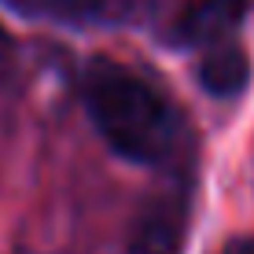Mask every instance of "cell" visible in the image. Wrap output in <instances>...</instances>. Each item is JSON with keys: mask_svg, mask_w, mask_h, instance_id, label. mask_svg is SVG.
Listing matches in <instances>:
<instances>
[{"mask_svg": "<svg viewBox=\"0 0 254 254\" xmlns=\"http://www.w3.org/2000/svg\"><path fill=\"white\" fill-rule=\"evenodd\" d=\"M225 254H254V236H240V240H232Z\"/></svg>", "mask_w": 254, "mask_h": 254, "instance_id": "8992f818", "label": "cell"}, {"mask_svg": "<svg viewBox=\"0 0 254 254\" xmlns=\"http://www.w3.org/2000/svg\"><path fill=\"white\" fill-rule=\"evenodd\" d=\"M247 0H191L177 19V41L199 48L229 45L232 33L243 26Z\"/></svg>", "mask_w": 254, "mask_h": 254, "instance_id": "7a4b0ae2", "label": "cell"}, {"mask_svg": "<svg viewBox=\"0 0 254 254\" xmlns=\"http://www.w3.org/2000/svg\"><path fill=\"white\" fill-rule=\"evenodd\" d=\"M199 85L217 96V100H229V96H240L251 81V59L240 45H217V48H206V56L199 59Z\"/></svg>", "mask_w": 254, "mask_h": 254, "instance_id": "277c9868", "label": "cell"}, {"mask_svg": "<svg viewBox=\"0 0 254 254\" xmlns=\"http://www.w3.org/2000/svg\"><path fill=\"white\" fill-rule=\"evenodd\" d=\"M81 96L92 126L111 151L129 162L155 166L177 144V115L144 77L115 59H89L81 70Z\"/></svg>", "mask_w": 254, "mask_h": 254, "instance_id": "6da1fadb", "label": "cell"}, {"mask_svg": "<svg viewBox=\"0 0 254 254\" xmlns=\"http://www.w3.org/2000/svg\"><path fill=\"white\" fill-rule=\"evenodd\" d=\"M185 232V199H159L136 217L129 254H177Z\"/></svg>", "mask_w": 254, "mask_h": 254, "instance_id": "3957f363", "label": "cell"}, {"mask_svg": "<svg viewBox=\"0 0 254 254\" xmlns=\"http://www.w3.org/2000/svg\"><path fill=\"white\" fill-rule=\"evenodd\" d=\"M103 0H41V7H48L59 19H89V15L100 11Z\"/></svg>", "mask_w": 254, "mask_h": 254, "instance_id": "5b68a950", "label": "cell"}]
</instances>
